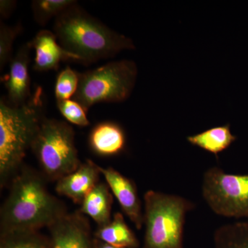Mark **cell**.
<instances>
[{"label": "cell", "instance_id": "cell-1", "mask_svg": "<svg viewBox=\"0 0 248 248\" xmlns=\"http://www.w3.org/2000/svg\"><path fill=\"white\" fill-rule=\"evenodd\" d=\"M64 204L50 195L42 175L22 166L11 181L0 212L1 232L39 231L66 214Z\"/></svg>", "mask_w": 248, "mask_h": 248}, {"label": "cell", "instance_id": "cell-2", "mask_svg": "<svg viewBox=\"0 0 248 248\" xmlns=\"http://www.w3.org/2000/svg\"><path fill=\"white\" fill-rule=\"evenodd\" d=\"M53 32L60 45L86 66L135 48L130 38L93 17L78 3L55 19Z\"/></svg>", "mask_w": 248, "mask_h": 248}, {"label": "cell", "instance_id": "cell-3", "mask_svg": "<svg viewBox=\"0 0 248 248\" xmlns=\"http://www.w3.org/2000/svg\"><path fill=\"white\" fill-rule=\"evenodd\" d=\"M44 93L38 87L24 105L0 100V184L4 187L22 166L23 160L44 117Z\"/></svg>", "mask_w": 248, "mask_h": 248}, {"label": "cell", "instance_id": "cell-4", "mask_svg": "<svg viewBox=\"0 0 248 248\" xmlns=\"http://www.w3.org/2000/svg\"><path fill=\"white\" fill-rule=\"evenodd\" d=\"M195 205L181 196L149 190L144 195V242L142 248H184L187 213Z\"/></svg>", "mask_w": 248, "mask_h": 248}, {"label": "cell", "instance_id": "cell-5", "mask_svg": "<svg viewBox=\"0 0 248 248\" xmlns=\"http://www.w3.org/2000/svg\"><path fill=\"white\" fill-rule=\"evenodd\" d=\"M42 172L51 181H58L79 168L75 132L66 122L44 118L31 147Z\"/></svg>", "mask_w": 248, "mask_h": 248}, {"label": "cell", "instance_id": "cell-6", "mask_svg": "<svg viewBox=\"0 0 248 248\" xmlns=\"http://www.w3.org/2000/svg\"><path fill=\"white\" fill-rule=\"evenodd\" d=\"M137 76L138 68L133 61L109 62L79 73V86L73 99L86 111L100 103L124 102L131 94Z\"/></svg>", "mask_w": 248, "mask_h": 248}, {"label": "cell", "instance_id": "cell-7", "mask_svg": "<svg viewBox=\"0 0 248 248\" xmlns=\"http://www.w3.org/2000/svg\"><path fill=\"white\" fill-rule=\"evenodd\" d=\"M202 195L217 215L248 219V174H228L220 168L204 173Z\"/></svg>", "mask_w": 248, "mask_h": 248}, {"label": "cell", "instance_id": "cell-8", "mask_svg": "<svg viewBox=\"0 0 248 248\" xmlns=\"http://www.w3.org/2000/svg\"><path fill=\"white\" fill-rule=\"evenodd\" d=\"M52 248H93L89 222L79 211L65 214L48 227Z\"/></svg>", "mask_w": 248, "mask_h": 248}, {"label": "cell", "instance_id": "cell-9", "mask_svg": "<svg viewBox=\"0 0 248 248\" xmlns=\"http://www.w3.org/2000/svg\"><path fill=\"white\" fill-rule=\"evenodd\" d=\"M31 48L23 45L9 63V73L2 79L7 91L6 102L14 107L24 105L31 97V79L29 73Z\"/></svg>", "mask_w": 248, "mask_h": 248}, {"label": "cell", "instance_id": "cell-10", "mask_svg": "<svg viewBox=\"0 0 248 248\" xmlns=\"http://www.w3.org/2000/svg\"><path fill=\"white\" fill-rule=\"evenodd\" d=\"M108 186L120 204L121 208L138 230L144 224L141 203L135 183L112 168L99 166Z\"/></svg>", "mask_w": 248, "mask_h": 248}, {"label": "cell", "instance_id": "cell-11", "mask_svg": "<svg viewBox=\"0 0 248 248\" xmlns=\"http://www.w3.org/2000/svg\"><path fill=\"white\" fill-rule=\"evenodd\" d=\"M27 44L31 49L35 50L33 68L36 71L57 70L60 63L63 61L79 62L78 56L67 51L60 45L57 36L52 31H40Z\"/></svg>", "mask_w": 248, "mask_h": 248}, {"label": "cell", "instance_id": "cell-12", "mask_svg": "<svg viewBox=\"0 0 248 248\" xmlns=\"http://www.w3.org/2000/svg\"><path fill=\"white\" fill-rule=\"evenodd\" d=\"M99 166L88 159L81 164L76 170L59 179L57 192L66 196L74 203L81 204L86 196L99 183Z\"/></svg>", "mask_w": 248, "mask_h": 248}, {"label": "cell", "instance_id": "cell-13", "mask_svg": "<svg viewBox=\"0 0 248 248\" xmlns=\"http://www.w3.org/2000/svg\"><path fill=\"white\" fill-rule=\"evenodd\" d=\"M89 144L91 149L98 155H118L126 146V135L120 124L113 122H102L93 128L90 134Z\"/></svg>", "mask_w": 248, "mask_h": 248}, {"label": "cell", "instance_id": "cell-14", "mask_svg": "<svg viewBox=\"0 0 248 248\" xmlns=\"http://www.w3.org/2000/svg\"><path fill=\"white\" fill-rule=\"evenodd\" d=\"M110 187L104 183H98L81 202L80 213L88 215L102 227L111 221L112 197Z\"/></svg>", "mask_w": 248, "mask_h": 248}, {"label": "cell", "instance_id": "cell-15", "mask_svg": "<svg viewBox=\"0 0 248 248\" xmlns=\"http://www.w3.org/2000/svg\"><path fill=\"white\" fill-rule=\"evenodd\" d=\"M94 237L116 247L138 248L140 246L136 235L129 228L120 213L115 214L108 224L98 227Z\"/></svg>", "mask_w": 248, "mask_h": 248}, {"label": "cell", "instance_id": "cell-16", "mask_svg": "<svg viewBox=\"0 0 248 248\" xmlns=\"http://www.w3.org/2000/svg\"><path fill=\"white\" fill-rule=\"evenodd\" d=\"M236 140L237 137L231 133L230 124L213 127L187 138V141L192 146L202 148L216 156L228 149Z\"/></svg>", "mask_w": 248, "mask_h": 248}, {"label": "cell", "instance_id": "cell-17", "mask_svg": "<svg viewBox=\"0 0 248 248\" xmlns=\"http://www.w3.org/2000/svg\"><path fill=\"white\" fill-rule=\"evenodd\" d=\"M214 248H248V221L220 226L214 234Z\"/></svg>", "mask_w": 248, "mask_h": 248}, {"label": "cell", "instance_id": "cell-18", "mask_svg": "<svg viewBox=\"0 0 248 248\" xmlns=\"http://www.w3.org/2000/svg\"><path fill=\"white\" fill-rule=\"evenodd\" d=\"M0 248H52L50 238L39 231L1 232Z\"/></svg>", "mask_w": 248, "mask_h": 248}, {"label": "cell", "instance_id": "cell-19", "mask_svg": "<svg viewBox=\"0 0 248 248\" xmlns=\"http://www.w3.org/2000/svg\"><path fill=\"white\" fill-rule=\"evenodd\" d=\"M76 3L78 1L74 0H34L31 2V9L35 22L45 26Z\"/></svg>", "mask_w": 248, "mask_h": 248}, {"label": "cell", "instance_id": "cell-20", "mask_svg": "<svg viewBox=\"0 0 248 248\" xmlns=\"http://www.w3.org/2000/svg\"><path fill=\"white\" fill-rule=\"evenodd\" d=\"M79 82V73L66 66L57 77L55 94L57 101L71 99L78 91Z\"/></svg>", "mask_w": 248, "mask_h": 248}, {"label": "cell", "instance_id": "cell-21", "mask_svg": "<svg viewBox=\"0 0 248 248\" xmlns=\"http://www.w3.org/2000/svg\"><path fill=\"white\" fill-rule=\"evenodd\" d=\"M22 31L19 24L9 26L2 21L0 22V71H2L12 60L13 46Z\"/></svg>", "mask_w": 248, "mask_h": 248}, {"label": "cell", "instance_id": "cell-22", "mask_svg": "<svg viewBox=\"0 0 248 248\" xmlns=\"http://www.w3.org/2000/svg\"><path fill=\"white\" fill-rule=\"evenodd\" d=\"M58 108L62 116L70 123L78 126L85 127L89 125L87 111L74 99L59 100Z\"/></svg>", "mask_w": 248, "mask_h": 248}, {"label": "cell", "instance_id": "cell-23", "mask_svg": "<svg viewBox=\"0 0 248 248\" xmlns=\"http://www.w3.org/2000/svg\"><path fill=\"white\" fill-rule=\"evenodd\" d=\"M17 6V1L14 0H1L0 1V16L1 19H8L11 17Z\"/></svg>", "mask_w": 248, "mask_h": 248}, {"label": "cell", "instance_id": "cell-24", "mask_svg": "<svg viewBox=\"0 0 248 248\" xmlns=\"http://www.w3.org/2000/svg\"><path fill=\"white\" fill-rule=\"evenodd\" d=\"M93 248H124L116 247V246H111L104 242V241H100V240L95 239L94 237V247Z\"/></svg>", "mask_w": 248, "mask_h": 248}]
</instances>
